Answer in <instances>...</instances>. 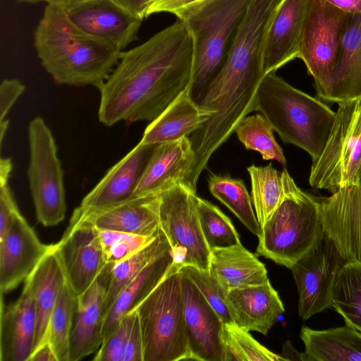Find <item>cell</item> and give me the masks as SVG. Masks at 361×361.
<instances>
[{
    "label": "cell",
    "mask_w": 361,
    "mask_h": 361,
    "mask_svg": "<svg viewBox=\"0 0 361 361\" xmlns=\"http://www.w3.org/2000/svg\"><path fill=\"white\" fill-rule=\"evenodd\" d=\"M194 41L182 19L143 43L122 51L100 93L98 118L118 122L152 121L191 83Z\"/></svg>",
    "instance_id": "1"
},
{
    "label": "cell",
    "mask_w": 361,
    "mask_h": 361,
    "mask_svg": "<svg viewBox=\"0 0 361 361\" xmlns=\"http://www.w3.org/2000/svg\"><path fill=\"white\" fill-rule=\"evenodd\" d=\"M41 64L60 85H92L108 78L123 51L73 26L61 8L47 5L34 32Z\"/></svg>",
    "instance_id": "2"
},
{
    "label": "cell",
    "mask_w": 361,
    "mask_h": 361,
    "mask_svg": "<svg viewBox=\"0 0 361 361\" xmlns=\"http://www.w3.org/2000/svg\"><path fill=\"white\" fill-rule=\"evenodd\" d=\"M322 101L270 72L257 90L255 111L267 119L283 142L301 148L314 161L325 147L336 116Z\"/></svg>",
    "instance_id": "3"
},
{
    "label": "cell",
    "mask_w": 361,
    "mask_h": 361,
    "mask_svg": "<svg viewBox=\"0 0 361 361\" xmlns=\"http://www.w3.org/2000/svg\"><path fill=\"white\" fill-rule=\"evenodd\" d=\"M250 1L203 0L179 18L194 41L191 95L195 102L223 66Z\"/></svg>",
    "instance_id": "4"
},
{
    "label": "cell",
    "mask_w": 361,
    "mask_h": 361,
    "mask_svg": "<svg viewBox=\"0 0 361 361\" xmlns=\"http://www.w3.org/2000/svg\"><path fill=\"white\" fill-rule=\"evenodd\" d=\"M324 235L319 199L296 185L260 228L256 254L290 269Z\"/></svg>",
    "instance_id": "5"
},
{
    "label": "cell",
    "mask_w": 361,
    "mask_h": 361,
    "mask_svg": "<svg viewBox=\"0 0 361 361\" xmlns=\"http://www.w3.org/2000/svg\"><path fill=\"white\" fill-rule=\"evenodd\" d=\"M180 269L166 276L136 308L143 343V361L189 360Z\"/></svg>",
    "instance_id": "6"
},
{
    "label": "cell",
    "mask_w": 361,
    "mask_h": 361,
    "mask_svg": "<svg viewBox=\"0 0 361 361\" xmlns=\"http://www.w3.org/2000/svg\"><path fill=\"white\" fill-rule=\"evenodd\" d=\"M337 104L328 140L309 176L312 187L331 192L358 183L361 173V96Z\"/></svg>",
    "instance_id": "7"
},
{
    "label": "cell",
    "mask_w": 361,
    "mask_h": 361,
    "mask_svg": "<svg viewBox=\"0 0 361 361\" xmlns=\"http://www.w3.org/2000/svg\"><path fill=\"white\" fill-rule=\"evenodd\" d=\"M27 177L36 217L44 226L64 220L66 212L63 173L51 129L39 116L28 126Z\"/></svg>",
    "instance_id": "8"
},
{
    "label": "cell",
    "mask_w": 361,
    "mask_h": 361,
    "mask_svg": "<svg viewBox=\"0 0 361 361\" xmlns=\"http://www.w3.org/2000/svg\"><path fill=\"white\" fill-rule=\"evenodd\" d=\"M349 14L325 0H312L299 44L298 58L313 78L319 97L327 98Z\"/></svg>",
    "instance_id": "9"
},
{
    "label": "cell",
    "mask_w": 361,
    "mask_h": 361,
    "mask_svg": "<svg viewBox=\"0 0 361 361\" xmlns=\"http://www.w3.org/2000/svg\"><path fill=\"white\" fill-rule=\"evenodd\" d=\"M159 218L180 269L194 266L208 270L211 250L204 238L196 204V191L184 183L177 184L159 195Z\"/></svg>",
    "instance_id": "10"
},
{
    "label": "cell",
    "mask_w": 361,
    "mask_h": 361,
    "mask_svg": "<svg viewBox=\"0 0 361 361\" xmlns=\"http://www.w3.org/2000/svg\"><path fill=\"white\" fill-rule=\"evenodd\" d=\"M345 262L324 235L314 250L290 267L299 296L298 314L303 320L331 308L336 277Z\"/></svg>",
    "instance_id": "11"
},
{
    "label": "cell",
    "mask_w": 361,
    "mask_h": 361,
    "mask_svg": "<svg viewBox=\"0 0 361 361\" xmlns=\"http://www.w3.org/2000/svg\"><path fill=\"white\" fill-rule=\"evenodd\" d=\"M55 246L66 280L77 298L106 264L99 230L72 215L68 227Z\"/></svg>",
    "instance_id": "12"
},
{
    "label": "cell",
    "mask_w": 361,
    "mask_h": 361,
    "mask_svg": "<svg viewBox=\"0 0 361 361\" xmlns=\"http://www.w3.org/2000/svg\"><path fill=\"white\" fill-rule=\"evenodd\" d=\"M61 8L78 30L121 51L137 39L143 20L115 0H87Z\"/></svg>",
    "instance_id": "13"
},
{
    "label": "cell",
    "mask_w": 361,
    "mask_h": 361,
    "mask_svg": "<svg viewBox=\"0 0 361 361\" xmlns=\"http://www.w3.org/2000/svg\"><path fill=\"white\" fill-rule=\"evenodd\" d=\"M180 273L189 360L224 361L222 320L187 274Z\"/></svg>",
    "instance_id": "14"
},
{
    "label": "cell",
    "mask_w": 361,
    "mask_h": 361,
    "mask_svg": "<svg viewBox=\"0 0 361 361\" xmlns=\"http://www.w3.org/2000/svg\"><path fill=\"white\" fill-rule=\"evenodd\" d=\"M324 234L346 262H361V181L319 199Z\"/></svg>",
    "instance_id": "15"
},
{
    "label": "cell",
    "mask_w": 361,
    "mask_h": 361,
    "mask_svg": "<svg viewBox=\"0 0 361 361\" xmlns=\"http://www.w3.org/2000/svg\"><path fill=\"white\" fill-rule=\"evenodd\" d=\"M18 212L6 235L0 240V289L6 293L25 281L50 251Z\"/></svg>",
    "instance_id": "16"
},
{
    "label": "cell",
    "mask_w": 361,
    "mask_h": 361,
    "mask_svg": "<svg viewBox=\"0 0 361 361\" xmlns=\"http://www.w3.org/2000/svg\"><path fill=\"white\" fill-rule=\"evenodd\" d=\"M159 207V195H148L97 208L77 207L72 215L99 230L152 236L160 230Z\"/></svg>",
    "instance_id": "17"
},
{
    "label": "cell",
    "mask_w": 361,
    "mask_h": 361,
    "mask_svg": "<svg viewBox=\"0 0 361 361\" xmlns=\"http://www.w3.org/2000/svg\"><path fill=\"white\" fill-rule=\"evenodd\" d=\"M157 145L139 142L108 170L78 207L82 209L97 208L133 197Z\"/></svg>",
    "instance_id": "18"
},
{
    "label": "cell",
    "mask_w": 361,
    "mask_h": 361,
    "mask_svg": "<svg viewBox=\"0 0 361 361\" xmlns=\"http://www.w3.org/2000/svg\"><path fill=\"white\" fill-rule=\"evenodd\" d=\"M195 160L190 140L157 144L138 182L134 197L158 195L171 187L185 183Z\"/></svg>",
    "instance_id": "19"
},
{
    "label": "cell",
    "mask_w": 361,
    "mask_h": 361,
    "mask_svg": "<svg viewBox=\"0 0 361 361\" xmlns=\"http://www.w3.org/2000/svg\"><path fill=\"white\" fill-rule=\"evenodd\" d=\"M111 264H106L90 286L77 297L70 342V361L94 353L103 341L102 308Z\"/></svg>",
    "instance_id": "20"
},
{
    "label": "cell",
    "mask_w": 361,
    "mask_h": 361,
    "mask_svg": "<svg viewBox=\"0 0 361 361\" xmlns=\"http://www.w3.org/2000/svg\"><path fill=\"white\" fill-rule=\"evenodd\" d=\"M312 0H282L269 26L266 39L264 75L276 72L298 58L300 37Z\"/></svg>",
    "instance_id": "21"
},
{
    "label": "cell",
    "mask_w": 361,
    "mask_h": 361,
    "mask_svg": "<svg viewBox=\"0 0 361 361\" xmlns=\"http://www.w3.org/2000/svg\"><path fill=\"white\" fill-rule=\"evenodd\" d=\"M14 303L1 307V361H27L34 350L36 311L33 288L28 277Z\"/></svg>",
    "instance_id": "22"
},
{
    "label": "cell",
    "mask_w": 361,
    "mask_h": 361,
    "mask_svg": "<svg viewBox=\"0 0 361 361\" xmlns=\"http://www.w3.org/2000/svg\"><path fill=\"white\" fill-rule=\"evenodd\" d=\"M228 298L233 322L247 331L267 335L285 312L269 279L259 285L232 289Z\"/></svg>",
    "instance_id": "23"
},
{
    "label": "cell",
    "mask_w": 361,
    "mask_h": 361,
    "mask_svg": "<svg viewBox=\"0 0 361 361\" xmlns=\"http://www.w3.org/2000/svg\"><path fill=\"white\" fill-rule=\"evenodd\" d=\"M214 112L195 102L191 83L145 128L141 138L144 144H159L188 137L199 130Z\"/></svg>",
    "instance_id": "24"
},
{
    "label": "cell",
    "mask_w": 361,
    "mask_h": 361,
    "mask_svg": "<svg viewBox=\"0 0 361 361\" xmlns=\"http://www.w3.org/2000/svg\"><path fill=\"white\" fill-rule=\"evenodd\" d=\"M361 96V13L350 14L325 102Z\"/></svg>",
    "instance_id": "25"
},
{
    "label": "cell",
    "mask_w": 361,
    "mask_h": 361,
    "mask_svg": "<svg viewBox=\"0 0 361 361\" xmlns=\"http://www.w3.org/2000/svg\"><path fill=\"white\" fill-rule=\"evenodd\" d=\"M209 271L228 293L234 288L259 285L269 279L264 264L241 243L212 250Z\"/></svg>",
    "instance_id": "26"
},
{
    "label": "cell",
    "mask_w": 361,
    "mask_h": 361,
    "mask_svg": "<svg viewBox=\"0 0 361 361\" xmlns=\"http://www.w3.org/2000/svg\"><path fill=\"white\" fill-rule=\"evenodd\" d=\"M303 361H361V332L345 325L325 330L303 326Z\"/></svg>",
    "instance_id": "27"
},
{
    "label": "cell",
    "mask_w": 361,
    "mask_h": 361,
    "mask_svg": "<svg viewBox=\"0 0 361 361\" xmlns=\"http://www.w3.org/2000/svg\"><path fill=\"white\" fill-rule=\"evenodd\" d=\"M29 278L32 284L36 311L34 351L47 340L49 319L61 288L66 281L55 244Z\"/></svg>",
    "instance_id": "28"
},
{
    "label": "cell",
    "mask_w": 361,
    "mask_h": 361,
    "mask_svg": "<svg viewBox=\"0 0 361 361\" xmlns=\"http://www.w3.org/2000/svg\"><path fill=\"white\" fill-rule=\"evenodd\" d=\"M173 263L171 249L151 262L120 293L109 312L103 327V341L110 336L121 319L138 305L169 274Z\"/></svg>",
    "instance_id": "29"
},
{
    "label": "cell",
    "mask_w": 361,
    "mask_h": 361,
    "mask_svg": "<svg viewBox=\"0 0 361 361\" xmlns=\"http://www.w3.org/2000/svg\"><path fill=\"white\" fill-rule=\"evenodd\" d=\"M252 187V202L257 221L262 227L285 197L297 185L287 169L251 165L247 169Z\"/></svg>",
    "instance_id": "30"
},
{
    "label": "cell",
    "mask_w": 361,
    "mask_h": 361,
    "mask_svg": "<svg viewBox=\"0 0 361 361\" xmlns=\"http://www.w3.org/2000/svg\"><path fill=\"white\" fill-rule=\"evenodd\" d=\"M170 249V244L160 228L157 237L142 250L126 259L111 264L102 308L104 320L120 293L151 262Z\"/></svg>",
    "instance_id": "31"
},
{
    "label": "cell",
    "mask_w": 361,
    "mask_h": 361,
    "mask_svg": "<svg viewBox=\"0 0 361 361\" xmlns=\"http://www.w3.org/2000/svg\"><path fill=\"white\" fill-rule=\"evenodd\" d=\"M331 308L346 325L361 332V262H346L340 269Z\"/></svg>",
    "instance_id": "32"
},
{
    "label": "cell",
    "mask_w": 361,
    "mask_h": 361,
    "mask_svg": "<svg viewBox=\"0 0 361 361\" xmlns=\"http://www.w3.org/2000/svg\"><path fill=\"white\" fill-rule=\"evenodd\" d=\"M208 186L212 195L226 206L251 233L259 235L260 226L243 180L227 175L211 174Z\"/></svg>",
    "instance_id": "33"
},
{
    "label": "cell",
    "mask_w": 361,
    "mask_h": 361,
    "mask_svg": "<svg viewBox=\"0 0 361 361\" xmlns=\"http://www.w3.org/2000/svg\"><path fill=\"white\" fill-rule=\"evenodd\" d=\"M76 305L77 298L66 280L52 311L47 334V340L58 361H70V342Z\"/></svg>",
    "instance_id": "34"
},
{
    "label": "cell",
    "mask_w": 361,
    "mask_h": 361,
    "mask_svg": "<svg viewBox=\"0 0 361 361\" xmlns=\"http://www.w3.org/2000/svg\"><path fill=\"white\" fill-rule=\"evenodd\" d=\"M273 128L260 114L246 116L237 124L234 132L247 149L258 152L264 160H276L283 166L286 159L276 141Z\"/></svg>",
    "instance_id": "35"
},
{
    "label": "cell",
    "mask_w": 361,
    "mask_h": 361,
    "mask_svg": "<svg viewBox=\"0 0 361 361\" xmlns=\"http://www.w3.org/2000/svg\"><path fill=\"white\" fill-rule=\"evenodd\" d=\"M196 204L201 229L211 251L240 243L230 219L217 207L197 196Z\"/></svg>",
    "instance_id": "36"
},
{
    "label": "cell",
    "mask_w": 361,
    "mask_h": 361,
    "mask_svg": "<svg viewBox=\"0 0 361 361\" xmlns=\"http://www.w3.org/2000/svg\"><path fill=\"white\" fill-rule=\"evenodd\" d=\"M235 323L224 324V361H283Z\"/></svg>",
    "instance_id": "37"
},
{
    "label": "cell",
    "mask_w": 361,
    "mask_h": 361,
    "mask_svg": "<svg viewBox=\"0 0 361 361\" xmlns=\"http://www.w3.org/2000/svg\"><path fill=\"white\" fill-rule=\"evenodd\" d=\"M99 232L104 261L106 264H114L142 250L157 237L159 231L152 236L104 230H99Z\"/></svg>",
    "instance_id": "38"
},
{
    "label": "cell",
    "mask_w": 361,
    "mask_h": 361,
    "mask_svg": "<svg viewBox=\"0 0 361 361\" xmlns=\"http://www.w3.org/2000/svg\"><path fill=\"white\" fill-rule=\"evenodd\" d=\"M181 269L216 311L223 323H234L228 298V293L210 274L209 271L194 266H185Z\"/></svg>",
    "instance_id": "39"
},
{
    "label": "cell",
    "mask_w": 361,
    "mask_h": 361,
    "mask_svg": "<svg viewBox=\"0 0 361 361\" xmlns=\"http://www.w3.org/2000/svg\"><path fill=\"white\" fill-rule=\"evenodd\" d=\"M135 311L128 314L121 319L110 336L102 343L92 358L93 360L121 361L128 329Z\"/></svg>",
    "instance_id": "40"
},
{
    "label": "cell",
    "mask_w": 361,
    "mask_h": 361,
    "mask_svg": "<svg viewBox=\"0 0 361 361\" xmlns=\"http://www.w3.org/2000/svg\"><path fill=\"white\" fill-rule=\"evenodd\" d=\"M10 173H0V240L8 233L15 216L20 212L8 185Z\"/></svg>",
    "instance_id": "41"
},
{
    "label": "cell",
    "mask_w": 361,
    "mask_h": 361,
    "mask_svg": "<svg viewBox=\"0 0 361 361\" xmlns=\"http://www.w3.org/2000/svg\"><path fill=\"white\" fill-rule=\"evenodd\" d=\"M121 361H143L142 336L136 310L128 329Z\"/></svg>",
    "instance_id": "42"
},
{
    "label": "cell",
    "mask_w": 361,
    "mask_h": 361,
    "mask_svg": "<svg viewBox=\"0 0 361 361\" xmlns=\"http://www.w3.org/2000/svg\"><path fill=\"white\" fill-rule=\"evenodd\" d=\"M25 90V85L18 79H4L1 82L0 85V123L8 120L6 116L9 111Z\"/></svg>",
    "instance_id": "43"
},
{
    "label": "cell",
    "mask_w": 361,
    "mask_h": 361,
    "mask_svg": "<svg viewBox=\"0 0 361 361\" xmlns=\"http://www.w3.org/2000/svg\"><path fill=\"white\" fill-rule=\"evenodd\" d=\"M202 1L203 0H154L147 9L145 18L160 13H171L179 18Z\"/></svg>",
    "instance_id": "44"
},
{
    "label": "cell",
    "mask_w": 361,
    "mask_h": 361,
    "mask_svg": "<svg viewBox=\"0 0 361 361\" xmlns=\"http://www.w3.org/2000/svg\"><path fill=\"white\" fill-rule=\"evenodd\" d=\"M121 6L137 17L144 19L149 6L154 0H115Z\"/></svg>",
    "instance_id": "45"
},
{
    "label": "cell",
    "mask_w": 361,
    "mask_h": 361,
    "mask_svg": "<svg viewBox=\"0 0 361 361\" xmlns=\"http://www.w3.org/2000/svg\"><path fill=\"white\" fill-rule=\"evenodd\" d=\"M27 361H58L55 352L48 340L39 345Z\"/></svg>",
    "instance_id": "46"
},
{
    "label": "cell",
    "mask_w": 361,
    "mask_h": 361,
    "mask_svg": "<svg viewBox=\"0 0 361 361\" xmlns=\"http://www.w3.org/2000/svg\"><path fill=\"white\" fill-rule=\"evenodd\" d=\"M348 14L361 13V0H325Z\"/></svg>",
    "instance_id": "47"
},
{
    "label": "cell",
    "mask_w": 361,
    "mask_h": 361,
    "mask_svg": "<svg viewBox=\"0 0 361 361\" xmlns=\"http://www.w3.org/2000/svg\"><path fill=\"white\" fill-rule=\"evenodd\" d=\"M280 356L282 357L283 361L285 360H302V353L298 352L290 341H286L283 344V350Z\"/></svg>",
    "instance_id": "48"
},
{
    "label": "cell",
    "mask_w": 361,
    "mask_h": 361,
    "mask_svg": "<svg viewBox=\"0 0 361 361\" xmlns=\"http://www.w3.org/2000/svg\"><path fill=\"white\" fill-rule=\"evenodd\" d=\"M87 0H39V1H44L47 5L58 6L60 8L76 4Z\"/></svg>",
    "instance_id": "49"
},
{
    "label": "cell",
    "mask_w": 361,
    "mask_h": 361,
    "mask_svg": "<svg viewBox=\"0 0 361 361\" xmlns=\"http://www.w3.org/2000/svg\"><path fill=\"white\" fill-rule=\"evenodd\" d=\"M18 1H20L22 2H26V3H32V4L39 1V0H18Z\"/></svg>",
    "instance_id": "50"
},
{
    "label": "cell",
    "mask_w": 361,
    "mask_h": 361,
    "mask_svg": "<svg viewBox=\"0 0 361 361\" xmlns=\"http://www.w3.org/2000/svg\"><path fill=\"white\" fill-rule=\"evenodd\" d=\"M359 181H361V173H360V175Z\"/></svg>",
    "instance_id": "51"
}]
</instances>
